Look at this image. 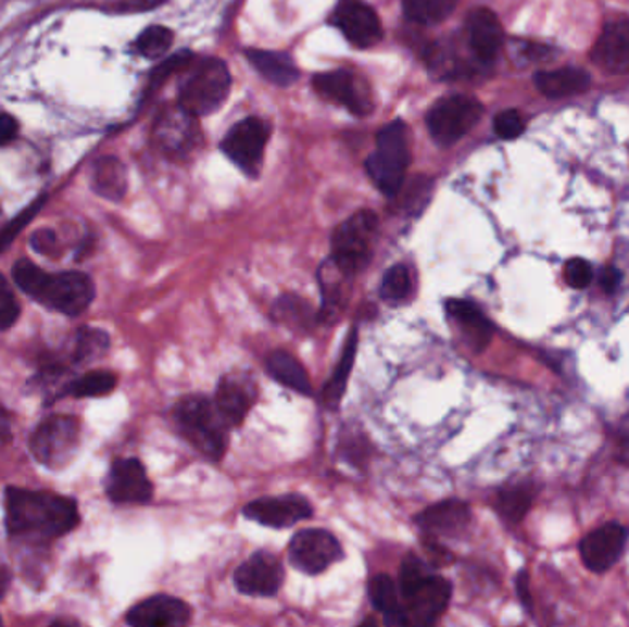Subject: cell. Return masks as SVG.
<instances>
[{
  "label": "cell",
  "instance_id": "6da1fadb",
  "mask_svg": "<svg viewBox=\"0 0 629 627\" xmlns=\"http://www.w3.org/2000/svg\"><path fill=\"white\" fill-rule=\"evenodd\" d=\"M4 506L8 532L17 538H61L79 521L76 501L47 491L8 488Z\"/></svg>",
  "mask_w": 629,
  "mask_h": 627
},
{
  "label": "cell",
  "instance_id": "7a4b0ae2",
  "mask_svg": "<svg viewBox=\"0 0 629 627\" xmlns=\"http://www.w3.org/2000/svg\"><path fill=\"white\" fill-rule=\"evenodd\" d=\"M186 440L193 448L206 454L212 461H219L227 449V424L217 413L216 405L204 396H188L175 411Z\"/></svg>",
  "mask_w": 629,
  "mask_h": 627
},
{
  "label": "cell",
  "instance_id": "3957f363",
  "mask_svg": "<svg viewBox=\"0 0 629 627\" xmlns=\"http://www.w3.org/2000/svg\"><path fill=\"white\" fill-rule=\"evenodd\" d=\"M411 161L407 127L394 122L378 135V150L366 161V172L385 196L394 198L402 190Z\"/></svg>",
  "mask_w": 629,
  "mask_h": 627
},
{
  "label": "cell",
  "instance_id": "277c9868",
  "mask_svg": "<svg viewBox=\"0 0 629 627\" xmlns=\"http://www.w3.org/2000/svg\"><path fill=\"white\" fill-rule=\"evenodd\" d=\"M378 228V215L370 210H361L337 227L331 238V260L344 275H357L368 265Z\"/></svg>",
  "mask_w": 629,
  "mask_h": 627
},
{
  "label": "cell",
  "instance_id": "5b68a950",
  "mask_svg": "<svg viewBox=\"0 0 629 627\" xmlns=\"http://www.w3.org/2000/svg\"><path fill=\"white\" fill-rule=\"evenodd\" d=\"M228 90V66L222 60H204L190 72L180 87L179 105L193 116H206L222 108Z\"/></svg>",
  "mask_w": 629,
  "mask_h": 627
},
{
  "label": "cell",
  "instance_id": "8992f818",
  "mask_svg": "<svg viewBox=\"0 0 629 627\" xmlns=\"http://www.w3.org/2000/svg\"><path fill=\"white\" fill-rule=\"evenodd\" d=\"M97 287L89 275L66 271L60 275H45L36 297L39 304L60 311L66 317H78L95 300Z\"/></svg>",
  "mask_w": 629,
  "mask_h": 627
},
{
  "label": "cell",
  "instance_id": "52a82bcc",
  "mask_svg": "<svg viewBox=\"0 0 629 627\" xmlns=\"http://www.w3.org/2000/svg\"><path fill=\"white\" fill-rule=\"evenodd\" d=\"M79 446V422L73 416H52L39 424L30 438V451L42 466L63 467Z\"/></svg>",
  "mask_w": 629,
  "mask_h": 627
},
{
  "label": "cell",
  "instance_id": "ba28073f",
  "mask_svg": "<svg viewBox=\"0 0 629 627\" xmlns=\"http://www.w3.org/2000/svg\"><path fill=\"white\" fill-rule=\"evenodd\" d=\"M482 116V105L471 96H451L427 114V127L440 146H451L466 137Z\"/></svg>",
  "mask_w": 629,
  "mask_h": 627
},
{
  "label": "cell",
  "instance_id": "9c48e42d",
  "mask_svg": "<svg viewBox=\"0 0 629 627\" xmlns=\"http://www.w3.org/2000/svg\"><path fill=\"white\" fill-rule=\"evenodd\" d=\"M450 581L437 576L427 574L424 580H419L416 586L407 591L400 592L403 598V615H405V626H431L442 616L451 600Z\"/></svg>",
  "mask_w": 629,
  "mask_h": 627
},
{
  "label": "cell",
  "instance_id": "30bf717a",
  "mask_svg": "<svg viewBox=\"0 0 629 627\" xmlns=\"http://www.w3.org/2000/svg\"><path fill=\"white\" fill-rule=\"evenodd\" d=\"M341 543L336 536L320 528H307L294 534L289 544V562L304 574H320L334 563L341 562Z\"/></svg>",
  "mask_w": 629,
  "mask_h": 627
},
{
  "label": "cell",
  "instance_id": "8fae6325",
  "mask_svg": "<svg viewBox=\"0 0 629 627\" xmlns=\"http://www.w3.org/2000/svg\"><path fill=\"white\" fill-rule=\"evenodd\" d=\"M269 140V127L260 118L241 120L223 140L225 155L241 167L246 174H259Z\"/></svg>",
  "mask_w": 629,
  "mask_h": 627
},
{
  "label": "cell",
  "instance_id": "7c38bea8",
  "mask_svg": "<svg viewBox=\"0 0 629 627\" xmlns=\"http://www.w3.org/2000/svg\"><path fill=\"white\" fill-rule=\"evenodd\" d=\"M629 530L620 523H605L580 541V557L591 573L602 574L612 570L628 544Z\"/></svg>",
  "mask_w": 629,
  "mask_h": 627
},
{
  "label": "cell",
  "instance_id": "4fadbf2b",
  "mask_svg": "<svg viewBox=\"0 0 629 627\" xmlns=\"http://www.w3.org/2000/svg\"><path fill=\"white\" fill-rule=\"evenodd\" d=\"M247 519L254 521L259 525L269 528H289L300 521L310 519L313 515V506L306 497L291 496L264 497L249 502L243 509Z\"/></svg>",
  "mask_w": 629,
  "mask_h": 627
},
{
  "label": "cell",
  "instance_id": "5bb4252c",
  "mask_svg": "<svg viewBox=\"0 0 629 627\" xmlns=\"http://www.w3.org/2000/svg\"><path fill=\"white\" fill-rule=\"evenodd\" d=\"M282 584V563L269 552H256L236 568V589L247 597H275Z\"/></svg>",
  "mask_w": 629,
  "mask_h": 627
},
{
  "label": "cell",
  "instance_id": "9a60e30c",
  "mask_svg": "<svg viewBox=\"0 0 629 627\" xmlns=\"http://www.w3.org/2000/svg\"><path fill=\"white\" fill-rule=\"evenodd\" d=\"M334 24L355 48H370L383 36L376 12L361 0H341L334 12Z\"/></svg>",
  "mask_w": 629,
  "mask_h": 627
},
{
  "label": "cell",
  "instance_id": "2e32d148",
  "mask_svg": "<svg viewBox=\"0 0 629 627\" xmlns=\"http://www.w3.org/2000/svg\"><path fill=\"white\" fill-rule=\"evenodd\" d=\"M109 499L121 504H144L153 496L148 473L137 459H121L111 466L105 482Z\"/></svg>",
  "mask_w": 629,
  "mask_h": 627
},
{
  "label": "cell",
  "instance_id": "e0dca14e",
  "mask_svg": "<svg viewBox=\"0 0 629 627\" xmlns=\"http://www.w3.org/2000/svg\"><path fill=\"white\" fill-rule=\"evenodd\" d=\"M313 87L318 95L331 102L344 105L355 114H366L372 111L370 92L361 79L347 71L324 72L313 78Z\"/></svg>",
  "mask_w": 629,
  "mask_h": 627
},
{
  "label": "cell",
  "instance_id": "ac0fdd59",
  "mask_svg": "<svg viewBox=\"0 0 629 627\" xmlns=\"http://www.w3.org/2000/svg\"><path fill=\"white\" fill-rule=\"evenodd\" d=\"M192 618L190 605L174 597H151L127 613V624L135 627H180Z\"/></svg>",
  "mask_w": 629,
  "mask_h": 627
},
{
  "label": "cell",
  "instance_id": "d6986e66",
  "mask_svg": "<svg viewBox=\"0 0 629 627\" xmlns=\"http://www.w3.org/2000/svg\"><path fill=\"white\" fill-rule=\"evenodd\" d=\"M594 63L612 74H629V18L607 24L591 52Z\"/></svg>",
  "mask_w": 629,
  "mask_h": 627
},
{
  "label": "cell",
  "instance_id": "ffe728a7",
  "mask_svg": "<svg viewBox=\"0 0 629 627\" xmlns=\"http://www.w3.org/2000/svg\"><path fill=\"white\" fill-rule=\"evenodd\" d=\"M468 39L475 58L482 63H490L504 41L503 26L499 23L498 15L486 8L469 13Z\"/></svg>",
  "mask_w": 629,
  "mask_h": 627
},
{
  "label": "cell",
  "instance_id": "44dd1931",
  "mask_svg": "<svg viewBox=\"0 0 629 627\" xmlns=\"http://www.w3.org/2000/svg\"><path fill=\"white\" fill-rule=\"evenodd\" d=\"M445 311L461 328L464 339L475 352H482L493 337V326L479 305L468 300L451 299L445 302Z\"/></svg>",
  "mask_w": 629,
  "mask_h": 627
},
{
  "label": "cell",
  "instance_id": "7402d4cb",
  "mask_svg": "<svg viewBox=\"0 0 629 627\" xmlns=\"http://www.w3.org/2000/svg\"><path fill=\"white\" fill-rule=\"evenodd\" d=\"M198 116L177 108L162 116L156 127V138L164 150L169 153H186L198 142Z\"/></svg>",
  "mask_w": 629,
  "mask_h": 627
},
{
  "label": "cell",
  "instance_id": "603a6c76",
  "mask_svg": "<svg viewBox=\"0 0 629 627\" xmlns=\"http://www.w3.org/2000/svg\"><path fill=\"white\" fill-rule=\"evenodd\" d=\"M469 519H471V512H469L468 504L458 499H450V501L429 506L426 512H422L416 517V523L426 532L451 536V534L462 532L469 525Z\"/></svg>",
  "mask_w": 629,
  "mask_h": 627
},
{
  "label": "cell",
  "instance_id": "cb8c5ba5",
  "mask_svg": "<svg viewBox=\"0 0 629 627\" xmlns=\"http://www.w3.org/2000/svg\"><path fill=\"white\" fill-rule=\"evenodd\" d=\"M533 84L546 98H567L586 92L591 87V76L576 66H565L556 71L536 72Z\"/></svg>",
  "mask_w": 629,
  "mask_h": 627
},
{
  "label": "cell",
  "instance_id": "d4e9b609",
  "mask_svg": "<svg viewBox=\"0 0 629 627\" xmlns=\"http://www.w3.org/2000/svg\"><path fill=\"white\" fill-rule=\"evenodd\" d=\"M252 394L240 379L235 377H223L219 387H217L216 405L217 413L222 416L227 427H236L246 419L249 409H251Z\"/></svg>",
  "mask_w": 629,
  "mask_h": 627
},
{
  "label": "cell",
  "instance_id": "484cf974",
  "mask_svg": "<svg viewBox=\"0 0 629 627\" xmlns=\"http://www.w3.org/2000/svg\"><path fill=\"white\" fill-rule=\"evenodd\" d=\"M247 58L267 81L278 87H289L299 78V68L288 55L269 50H249Z\"/></svg>",
  "mask_w": 629,
  "mask_h": 627
},
{
  "label": "cell",
  "instance_id": "4316f807",
  "mask_svg": "<svg viewBox=\"0 0 629 627\" xmlns=\"http://www.w3.org/2000/svg\"><path fill=\"white\" fill-rule=\"evenodd\" d=\"M536 496H538V490L533 488L532 482L506 486L498 493L495 510L501 515V519L510 525H517L527 517L536 501Z\"/></svg>",
  "mask_w": 629,
  "mask_h": 627
},
{
  "label": "cell",
  "instance_id": "83f0119b",
  "mask_svg": "<svg viewBox=\"0 0 629 627\" xmlns=\"http://www.w3.org/2000/svg\"><path fill=\"white\" fill-rule=\"evenodd\" d=\"M267 372L275 377L276 381L282 383L284 387L299 392V394L312 396V383L307 377L304 366L291 353L276 350L267 358Z\"/></svg>",
  "mask_w": 629,
  "mask_h": 627
},
{
  "label": "cell",
  "instance_id": "f1b7e54d",
  "mask_svg": "<svg viewBox=\"0 0 629 627\" xmlns=\"http://www.w3.org/2000/svg\"><path fill=\"white\" fill-rule=\"evenodd\" d=\"M355 353H357V331H350L341 359L337 363L336 371L331 374L330 381L326 383L323 390L324 403L328 409H337L341 403L342 396L347 392L348 377L354 368Z\"/></svg>",
  "mask_w": 629,
  "mask_h": 627
},
{
  "label": "cell",
  "instance_id": "f546056e",
  "mask_svg": "<svg viewBox=\"0 0 629 627\" xmlns=\"http://www.w3.org/2000/svg\"><path fill=\"white\" fill-rule=\"evenodd\" d=\"M92 185L102 198L121 201L127 191L126 167L114 156H103L95 166Z\"/></svg>",
  "mask_w": 629,
  "mask_h": 627
},
{
  "label": "cell",
  "instance_id": "4dcf8cb0",
  "mask_svg": "<svg viewBox=\"0 0 629 627\" xmlns=\"http://www.w3.org/2000/svg\"><path fill=\"white\" fill-rule=\"evenodd\" d=\"M456 2L458 0H403V12L413 23L432 26L450 17Z\"/></svg>",
  "mask_w": 629,
  "mask_h": 627
},
{
  "label": "cell",
  "instance_id": "1f68e13d",
  "mask_svg": "<svg viewBox=\"0 0 629 627\" xmlns=\"http://www.w3.org/2000/svg\"><path fill=\"white\" fill-rule=\"evenodd\" d=\"M273 315L276 321L297 329L312 328L315 323V311L312 305L297 294H284L282 299L276 300Z\"/></svg>",
  "mask_w": 629,
  "mask_h": 627
},
{
  "label": "cell",
  "instance_id": "d6a6232c",
  "mask_svg": "<svg viewBox=\"0 0 629 627\" xmlns=\"http://www.w3.org/2000/svg\"><path fill=\"white\" fill-rule=\"evenodd\" d=\"M116 376L109 371L87 372L85 376L78 377L76 381L71 383L68 394L74 398H100L113 392L116 387Z\"/></svg>",
  "mask_w": 629,
  "mask_h": 627
},
{
  "label": "cell",
  "instance_id": "836d02e7",
  "mask_svg": "<svg viewBox=\"0 0 629 627\" xmlns=\"http://www.w3.org/2000/svg\"><path fill=\"white\" fill-rule=\"evenodd\" d=\"M368 598H370L372 605L383 615H389L402 605L400 587L395 586L394 580L387 574H378L372 578L368 584Z\"/></svg>",
  "mask_w": 629,
  "mask_h": 627
},
{
  "label": "cell",
  "instance_id": "e575fe53",
  "mask_svg": "<svg viewBox=\"0 0 629 627\" xmlns=\"http://www.w3.org/2000/svg\"><path fill=\"white\" fill-rule=\"evenodd\" d=\"M109 350V335L102 329L81 328L78 339H76V350L74 359L78 363H89L92 359H98Z\"/></svg>",
  "mask_w": 629,
  "mask_h": 627
},
{
  "label": "cell",
  "instance_id": "d590c367",
  "mask_svg": "<svg viewBox=\"0 0 629 627\" xmlns=\"http://www.w3.org/2000/svg\"><path fill=\"white\" fill-rule=\"evenodd\" d=\"M174 45V32L166 26H150L138 37L137 48L148 60H156Z\"/></svg>",
  "mask_w": 629,
  "mask_h": 627
},
{
  "label": "cell",
  "instance_id": "8d00e7d4",
  "mask_svg": "<svg viewBox=\"0 0 629 627\" xmlns=\"http://www.w3.org/2000/svg\"><path fill=\"white\" fill-rule=\"evenodd\" d=\"M413 289V278L403 263H398L385 273L381 281V297L389 302L405 300Z\"/></svg>",
  "mask_w": 629,
  "mask_h": 627
},
{
  "label": "cell",
  "instance_id": "74e56055",
  "mask_svg": "<svg viewBox=\"0 0 629 627\" xmlns=\"http://www.w3.org/2000/svg\"><path fill=\"white\" fill-rule=\"evenodd\" d=\"M45 275H47V271H42L30 260H18L13 267V280L26 294H30L32 299L36 297Z\"/></svg>",
  "mask_w": 629,
  "mask_h": 627
},
{
  "label": "cell",
  "instance_id": "f35d334b",
  "mask_svg": "<svg viewBox=\"0 0 629 627\" xmlns=\"http://www.w3.org/2000/svg\"><path fill=\"white\" fill-rule=\"evenodd\" d=\"M18 315H21V305H18L17 297L13 293L10 281L0 275V331L12 328L13 324L17 323Z\"/></svg>",
  "mask_w": 629,
  "mask_h": 627
},
{
  "label": "cell",
  "instance_id": "ab89813d",
  "mask_svg": "<svg viewBox=\"0 0 629 627\" xmlns=\"http://www.w3.org/2000/svg\"><path fill=\"white\" fill-rule=\"evenodd\" d=\"M564 278L573 289H586L594 280L593 265L583 258H570L569 262L565 263Z\"/></svg>",
  "mask_w": 629,
  "mask_h": 627
},
{
  "label": "cell",
  "instance_id": "60d3db41",
  "mask_svg": "<svg viewBox=\"0 0 629 627\" xmlns=\"http://www.w3.org/2000/svg\"><path fill=\"white\" fill-rule=\"evenodd\" d=\"M493 129L498 133L499 138L514 140V138L521 137V133L525 131V120L517 111L508 109V111H503L495 116Z\"/></svg>",
  "mask_w": 629,
  "mask_h": 627
},
{
  "label": "cell",
  "instance_id": "b9f144b4",
  "mask_svg": "<svg viewBox=\"0 0 629 627\" xmlns=\"http://www.w3.org/2000/svg\"><path fill=\"white\" fill-rule=\"evenodd\" d=\"M42 201H45V199H37L36 203L28 206L23 214L18 215L17 220H15L10 227L4 228V233L0 234V249L7 247L8 243H10V241H12V239L23 230L26 223L30 222L32 217L37 214V210L41 206Z\"/></svg>",
  "mask_w": 629,
  "mask_h": 627
},
{
  "label": "cell",
  "instance_id": "7bdbcfd3",
  "mask_svg": "<svg viewBox=\"0 0 629 627\" xmlns=\"http://www.w3.org/2000/svg\"><path fill=\"white\" fill-rule=\"evenodd\" d=\"M190 61H192V55L188 54V52H180V54L169 58L166 63H162V65L153 72V81L159 84L162 79L168 78L169 74H174L175 71H183V68L190 65Z\"/></svg>",
  "mask_w": 629,
  "mask_h": 627
},
{
  "label": "cell",
  "instance_id": "ee69618b",
  "mask_svg": "<svg viewBox=\"0 0 629 627\" xmlns=\"http://www.w3.org/2000/svg\"><path fill=\"white\" fill-rule=\"evenodd\" d=\"M600 289L604 291L605 294L617 293L618 287L622 284V273L617 269L615 265H607L602 269L599 276Z\"/></svg>",
  "mask_w": 629,
  "mask_h": 627
},
{
  "label": "cell",
  "instance_id": "f6af8a7d",
  "mask_svg": "<svg viewBox=\"0 0 629 627\" xmlns=\"http://www.w3.org/2000/svg\"><path fill=\"white\" fill-rule=\"evenodd\" d=\"M32 247L34 251L39 252V254H54L55 247H58V238L52 230H37L34 236H32Z\"/></svg>",
  "mask_w": 629,
  "mask_h": 627
},
{
  "label": "cell",
  "instance_id": "bcb514c9",
  "mask_svg": "<svg viewBox=\"0 0 629 627\" xmlns=\"http://www.w3.org/2000/svg\"><path fill=\"white\" fill-rule=\"evenodd\" d=\"M18 135L17 120L12 114L0 113V146L12 143Z\"/></svg>",
  "mask_w": 629,
  "mask_h": 627
},
{
  "label": "cell",
  "instance_id": "7dc6e473",
  "mask_svg": "<svg viewBox=\"0 0 629 627\" xmlns=\"http://www.w3.org/2000/svg\"><path fill=\"white\" fill-rule=\"evenodd\" d=\"M530 580H528V573L527 570H521V573L517 574L516 578V591L517 597H519V602H521L523 607L528 613H532L533 610V602H532V594H530Z\"/></svg>",
  "mask_w": 629,
  "mask_h": 627
},
{
  "label": "cell",
  "instance_id": "c3c4849f",
  "mask_svg": "<svg viewBox=\"0 0 629 627\" xmlns=\"http://www.w3.org/2000/svg\"><path fill=\"white\" fill-rule=\"evenodd\" d=\"M12 440V416L0 406V446Z\"/></svg>",
  "mask_w": 629,
  "mask_h": 627
},
{
  "label": "cell",
  "instance_id": "681fc988",
  "mask_svg": "<svg viewBox=\"0 0 629 627\" xmlns=\"http://www.w3.org/2000/svg\"><path fill=\"white\" fill-rule=\"evenodd\" d=\"M12 584V574L8 573L7 568L0 567V598L7 594Z\"/></svg>",
  "mask_w": 629,
  "mask_h": 627
},
{
  "label": "cell",
  "instance_id": "f907efd6",
  "mask_svg": "<svg viewBox=\"0 0 629 627\" xmlns=\"http://www.w3.org/2000/svg\"><path fill=\"white\" fill-rule=\"evenodd\" d=\"M0 624H2V618H0Z\"/></svg>",
  "mask_w": 629,
  "mask_h": 627
}]
</instances>
